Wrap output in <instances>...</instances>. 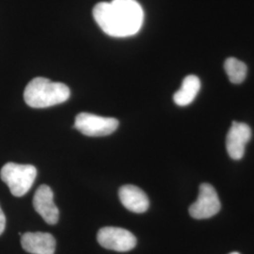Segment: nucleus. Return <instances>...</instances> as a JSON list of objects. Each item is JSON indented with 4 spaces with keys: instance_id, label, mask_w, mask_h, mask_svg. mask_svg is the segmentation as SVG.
I'll use <instances>...</instances> for the list:
<instances>
[{
    "instance_id": "obj_1",
    "label": "nucleus",
    "mask_w": 254,
    "mask_h": 254,
    "mask_svg": "<svg viewBox=\"0 0 254 254\" xmlns=\"http://www.w3.org/2000/svg\"><path fill=\"white\" fill-rule=\"evenodd\" d=\"M101 29L109 36L124 38L136 34L143 24L144 13L136 0L100 2L92 11Z\"/></svg>"
},
{
    "instance_id": "obj_2",
    "label": "nucleus",
    "mask_w": 254,
    "mask_h": 254,
    "mask_svg": "<svg viewBox=\"0 0 254 254\" xmlns=\"http://www.w3.org/2000/svg\"><path fill=\"white\" fill-rule=\"evenodd\" d=\"M70 97L69 88L60 82L51 81L45 77H36L27 84L24 99L33 109H46L64 103Z\"/></svg>"
},
{
    "instance_id": "obj_3",
    "label": "nucleus",
    "mask_w": 254,
    "mask_h": 254,
    "mask_svg": "<svg viewBox=\"0 0 254 254\" xmlns=\"http://www.w3.org/2000/svg\"><path fill=\"white\" fill-rule=\"evenodd\" d=\"M36 176L34 166L13 162L5 164L0 172L1 180L8 186L10 193L15 197L27 194L33 186Z\"/></svg>"
},
{
    "instance_id": "obj_4",
    "label": "nucleus",
    "mask_w": 254,
    "mask_h": 254,
    "mask_svg": "<svg viewBox=\"0 0 254 254\" xmlns=\"http://www.w3.org/2000/svg\"><path fill=\"white\" fill-rule=\"evenodd\" d=\"M73 127L85 136H109L118 128L119 122L117 119L82 112L75 117Z\"/></svg>"
},
{
    "instance_id": "obj_5",
    "label": "nucleus",
    "mask_w": 254,
    "mask_h": 254,
    "mask_svg": "<svg viewBox=\"0 0 254 254\" xmlns=\"http://www.w3.org/2000/svg\"><path fill=\"white\" fill-rule=\"evenodd\" d=\"M97 241L103 248L119 253H127L136 245V236L126 229L104 227L97 234Z\"/></svg>"
},
{
    "instance_id": "obj_6",
    "label": "nucleus",
    "mask_w": 254,
    "mask_h": 254,
    "mask_svg": "<svg viewBox=\"0 0 254 254\" xmlns=\"http://www.w3.org/2000/svg\"><path fill=\"white\" fill-rule=\"evenodd\" d=\"M220 208L217 191L212 185L204 183L200 186L198 199L190 207V214L195 219H205L217 215Z\"/></svg>"
},
{
    "instance_id": "obj_7",
    "label": "nucleus",
    "mask_w": 254,
    "mask_h": 254,
    "mask_svg": "<svg viewBox=\"0 0 254 254\" xmlns=\"http://www.w3.org/2000/svg\"><path fill=\"white\" fill-rule=\"evenodd\" d=\"M33 207L47 224L58 223L60 212L55 204L54 193L48 186L42 185L38 188L33 197Z\"/></svg>"
},
{
    "instance_id": "obj_8",
    "label": "nucleus",
    "mask_w": 254,
    "mask_h": 254,
    "mask_svg": "<svg viewBox=\"0 0 254 254\" xmlns=\"http://www.w3.org/2000/svg\"><path fill=\"white\" fill-rule=\"evenodd\" d=\"M252 137V129L243 123L233 122L226 137V148L230 157L239 160L245 154L246 145Z\"/></svg>"
},
{
    "instance_id": "obj_9",
    "label": "nucleus",
    "mask_w": 254,
    "mask_h": 254,
    "mask_svg": "<svg viewBox=\"0 0 254 254\" xmlns=\"http://www.w3.org/2000/svg\"><path fill=\"white\" fill-rule=\"evenodd\" d=\"M22 248L31 254H54L56 240L48 233H26L21 236Z\"/></svg>"
},
{
    "instance_id": "obj_10",
    "label": "nucleus",
    "mask_w": 254,
    "mask_h": 254,
    "mask_svg": "<svg viewBox=\"0 0 254 254\" xmlns=\"http://www.w3.org/2000/svg\"><path fill=\"white\" fill-rule=\"evenodd\" d=\"M119 198L127 210L137 214L146 212L150 205L145 192L134 185L123 186L119 190Z\"/></svg>"
},
{
    "instance_id": "obj_11",
    "label": "nucleus",
    "mask_w": 254,
    "mask_h": 254,
    "mask_svg": "<svg viewBox=\"0 0 254 254\" xmlns=\"http://www.w3.org/2000/svg\"><path fill=\"white\" fill-rule=\"evenodd\" d=\"M200 90V81L198 76L190 74L184 78L181 88L173 95V101L177 106L186 107L196 98Z\"/></svg>"
},
{
    "instance_id": "obj_12",
    "label": "nucleus",
    "mask_w": 254,
    "mask_h": 254,
    "mask_svg": "<svg viewBox=\"0 0 254 254\" xmlns=\"http://www.w3.org/2000/svg\"><path fill=\"white\" fill-rule=\"evenodd\" d=\"M224 69L232 83L240 84L245 80L248 69L243 62L236 58H229L224 64Z\"/></svg>"
},
{
    "instance_id": "obj_13",
    "label": "nucleus",
    "mask_w": 254,
    "mask_h": 254,
    "mask_svg": "<svg viewBox=\"0 0 254 254\" xmlns=\"http://www.w3.org/2000/svg\"><path fill=\"white\" fill-rule=\"evenodd\" d=\"M5 226H6V218H5V215L2 211V209L0 207V236L4 232Z\"/></svg>"
},
{
    "instance_id": "obj_14",
    "label": "nucleus",
    "mask_w": 254,
    "mask_h": 254,
    "mask_svg": "<svg viewBox=\"0 0 254 254\" xmlns=\"http://www.w3.org/2000/svg\"><path fill=\"white\" fill-rule=\"evenodd\" d=\"M238 254V253H231V254Z\"/></svg>"
}]
</instances>
